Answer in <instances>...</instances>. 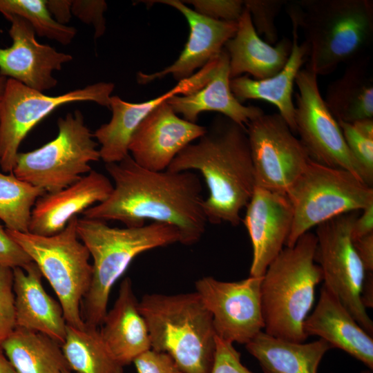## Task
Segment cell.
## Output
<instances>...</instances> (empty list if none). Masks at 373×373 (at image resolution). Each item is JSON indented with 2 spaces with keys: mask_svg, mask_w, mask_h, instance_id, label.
Returning a JSON list of instances; mask_svg holds the SVG:
<instances>
[{
  "mask_svg": "<svg viewBox=\"0 0 373 373\" xmlns=\"http://www.w3.org/2000/svg\"><path fill=\"white\" fill-rule=\"evenodd\" d=\"M105 168L113 180V191L106 200L85 210L83 217L119 221L128 227L152 220L175 226L182 245L200 241L208 222L202 185L195 173L150 171L129 154L119 162L105 164Z\"/></svg>",
  "mask_w": 373,
  "mask_h": 373,
  "instance_id": "6da1fadb",
  "label": "cell"
},
{
  "mask_svg": "<svg viewBox=\"0 0 373 373\" xmlns=\"http://www.w3.org/2000/svg\"><path fill=\"white\" fill-rule=\"evenodd\" d=\"M171 171H198L209 195L203 202L207 222L240 224L256 187L246 128L218 114L197 143L182 149L169 166Z\"/></svg>",
  "mask_w": 373,
  "mask_h": 373,
  "instance_id": "7a4b0ae2",
  "label": "cell"
},
{
  "mask_svg": "<svg viewBox=\"0 0 373 373\" xmlns=\"http://www.w3.org/2000/svg\"><path fill=\"white\" fill-rule=\"evenodd\" d=\"M77 232L93 262L89 289L81 305L84 323L98 327L107 312L111 289L133 260L148 250L180 242L173 225L152 222L142 227H110L106 221L81 218Z\"/></svg>",
  "mask_w": 373,
  "mask_h": 373,
  "instance_id": "3957f363",
  "label": "cell"
},
{
  "mask_svg": "<svg viewBox=\"0 0 373 373\" xmlns=\"http://www.w3.org/2000/svg\"><path fill=\"white\" fill-rule=\"evenodd\" d=\"M288 15L303 32L307 68L317 76L358 57L372 41V1L301 0L288 3Z\"/></svg>",
  "mask_w": 373,
  "mask_h": 373,
  "instance_id": "277c9868",
  "label": "cell"
},
{
  "mask_svg": "<svg viewBox=\"0 0 373 373\" xmlns=\"http://www.w3.org/2000/svg\"><path fill=\"white\" fill-rule=\"evenodd\" d=\"M317 239L308 231L285 247L269 264L261 282L265 332L289 341L305 342L303 323L312 309L323 273L315 262Z\"/></svg>",
  "mask_w": 373,
  "mask_h": 373,
  "instance_id": "5b68a950",
  "label": "cell"
},
{
  "mask_svg": "<svg viewBox=\"0 0 373 373\" xmlns=\"http://www.w3.org/2000/svg\"><path fill=\"white\" fill-rule=\"evenodd\" d=\"M151 349L168 354L184 373H210L216 352L212 316L196 292L145 294L138 302Z\"/></svg>",
  "mask_w": 373,
  "mask_h": 373,
  "instance_id": "8992f818",
  "label": "cell"
},
{
  "mask_svg": "<svg viewBox=\"0 0 373 373\" xmlns=\"http://www.w3.org/2000/svg\"><path fill=\"white\" fill-rule=\"evenodd\" d=\"M73 217L64 230L50 236L6 229L49 282L61 305L67 325L84 328L81 305L93 275L90 254L78 237Z\"/></svg>",
  "mask_w": 373,
  "mask_h": 373,
  "instance_id": "52a82bcc",
  "label": "cell"
},
{
  "mask_svg": "<svg viewBox=\"0 0 373 373\" xmlns=\"http://www.w3.org/2000/svg\"><path fill=\"white\" fill-rule=\"evenodd\" d=\"M293 223L285 247L314 227L338 216L362 211L373 203V187L351 172L312 160L289 187Z\"/></svg>",
  "mask_w": 373,
  "mask_h": 373,
  "instance_id": "ba28073f",
  "label": "cell"
},
{
  "mask_svg": "<svg viewBox=\"0 0 373 373\" xmlns=\"http://www.w3.org/2000/svg\"><path fill=\"white\" fill-rule=\"evenodd\" d=\"M57 136L44 145L17 154L13 174L23 181L55 193L79 181L99 161V144L81 111L57 119Z\"/></svg>",
  "mask_w": 373,
  "mask_h": 373,
  "instance_id": "9c48e42d",
  "label": "cell"
},
{
  "mask_svg": "<svg viewBox=\"0 0 373 373\" xmlns=\"http://www.w3.org/2000/svg\"><path fill=\"white\" fill-rule=\"evenodd\" d=\"M115 85L99 82L50 96L7 78L0 113V167L12 172L19 146L28 133L59 106L90 102L109 108Z\"/></svg>",
  "mask_w": 373,
  "mask_h": 373,
  "instance_id": "30bf717a",
  "label": "cell"
},
{
  "mask_svg": "<svg viewBox=\"0 0 373 373\" xmlns=\"http://www.w3.org/2000/svg\"><path fill=\"white\" fill-rule=\"evenodd\" d=\"M358 213H346L316 226L314 260L321 269L323 284L336 294L358 325L372 336L373 322L361 300L367 272L351 236Z\"/></svg>",
  "mask_w": 373,
  "mask_h": 373,
  "instance_id": "8fae6325",
  "label": "cell"
},
{
  "mask_svg": "<svg viewBox=\"0 0 373 373\" xmlns=\"http://www.w3.org/2000/svg\"><path fill=\"white\" fill-rule=\"evenodd\" d=\"M295 84L298 88L294 104L296 133L310 160L348 171L367 184L361 167L345 142L338 121L320 93L317 75L307 67L301 68Z\"/></svg>",
  "mask_w": 373,
  "mask_h": 373,
  "instance_id": "7c38bea8",
  "label": "cell"
},
{
  "mask_svg": "<svg viewBox=\"0 0 373 373\" xmlns=\"http://www.w3.org/2000/svg\"><path fill=\"white\" fill-rule=\"evenodd\" d=\"M245 128L256 186L285 193L310 160L304 146L278 113H263Z\"/></svg>",
  "mask_w": 373,
  "mask_h": 373,
  "instance_id": "4fadbf2b",
  "label": "cell"
},
{
  "mask_svg": "<svg viewBox=\"0 0 373 373\" xmlns=\"http://www.w3.org/2000/svg\"><path fill=\"white\" fill-rule=\"evenodd\" d=\"M262 276H249L224 282L205 276L195 282V291L212 316L218 337L246 345L262 332Z\"/></svg>",
  "mask_w": 373,
  "mask_h": 373,
  "instance_id": "5bb4252c",
  "label": "cell"
},
{
  "mask_svg": "<svg viewBox=\"0 0 373 373\" xmlns=\"http://www.w3.org/2000/svg\"><path fill=\"white\" fill-rule=\"evenodd\" d=\"M205 131L206 126L180 117L166 101L136 128L129 140L128 153L146 169L165 171L182 149Z\"/></svg>",
  "mask_w": 373,
  "mask_h": 373,
  "instance_id": "9a60e30c",
  "label": "cell"
},
{
  "mask_svg": "<svg viewBox=\"0 0 373 373\" xmlns=\"http://www.w3.org/2000/svg\"><path fill=\"white\" fill-rule=\"evenodd\" d=\"M5 18L11 23L8 33L12 43L8 48L0 47V75L43 93L55 87L57 79L53 72L60 70L73 56L39 43L26 19L15 15Z\"/></svg>",
  "mask_w": 373,
  "mask_h": 373,
  "instance_id": "2e32d148",
  "label": "cell"
},
{
  "mask_svg": "<svg viewBox=\"0 0 373 373\" xmlns=\"http://www.w3.org/2000/svg\"><path fill=\"white\" fill-rule=\"evenodd\" d=\"M216 61L217 57L191 77L178 82L169 91L146 102H128L118 96H111L109 106L111 118L93 133L99 146L100 159L108 164L119 162L126 157L129 154L128 146L131 135L142 120L170 98L187 95L202 88L211 77Z\"/></svg>",
  "mask_w": 373,
  "mask_h": 373,
  "instance_id": "e0dca14e",
  "label": "cell"
},
{
  "mask_svg": "<svg viewBox=\"0 0 373 373\" xmlns=\"http://www.w3.org/2000/svg\"><path fill=\"white\" fill-rule=\"evenodd\" d=\"M243 220L251 238L253 257L249 276L262 277L285 247L293 223L286 193L256 186Z\"/></svg>",
  "mask_w": 373,
  "mask_h": 373,
  "instance_id": "ac0fdd59",
  "label": "cell"
},
{
  "mask_svg": "<svg viewBox=\"0 0 373 373\" xmlns=\"http://www.w3.org/2000/svg\"><path fill=\"white\" fill-rule=\"evenodd\" d=\"M151 4L158 3L170 6L182 13L189 26V35L183 50L171 65L151 74L139 72L137 82L146 84L171 74L180 82L191 77L194 71L202 68L218 57L226 42L231 39L237 30V21L213 19L204 17L187 7L179 0L143 1Z\"/></svg>",
  "mask_w": 373,
  "mask_h": 373,
  "instance_id": "d6986e66",
  "label": "cell"
},
{
  "mask_svg": "<svg viewBox=\"0 0 373 373\" xmlns=\"http://www.w3.org/2000/svg\"><path fill=\"white\" fill-rule=\"evenodd\" d=\"M113 189L106 175L92 169L77 182L46 193L32 209L29 233L44 236L59 233L73 217L106 200Z\"/></svg>",
  "mask_w": 373,
  "mask_h": 373,
  "instance_id": "ffe728a7",
  "label": "cell"
},
{
  "mask_svg": "<svg viewBox=\"0 0 373 373\" xmlns=\"http://www.w3.org/2000/svg\"><path fill=\"white\" fill-rule=\"evenodd\" d=\"M306 335L318 336L373 370V339L325 284L317 305L303 323Z\"/></svg>",
  "mask_w": 373,
  "mask_h": 373,
  "instance_id": "44dd1931",
  "label": "cell"
},
{
  "mask_svg": "<svg viewBox=\"0 0 373 373\" xmlns=\"http://www.w3.org/2000/svg\"><path fill=\"white\" fill-rule=\"evenodd\" d=\"M12 271L16 327L42 333L61 345L67 323L59 302L46 291L39 267L32 261Z\"/></svg>",
  "mask_w": 373,
  "mask_h": 373,
  "instance_id": "7402d4cb",
  "label": "cell"
},
{
  "mask_svg": "<svg viewBox=\"0 0 373 373\" xmlns=\"http://www.w3.org/2000/svg\"><path fill=\"white\" fill-rule=\"evenodd\" d=\"M230 80L229 57L223 48L211 77L202 88L187 95L174 96L167 102L177 115L181 114L183 119L193 123L202 112L215 111L245 127L265 113L260 107L239 102L231 90Z\"/></svg>",
  "mask_w": 373,
  "mask_h": 373,
  "instance_id": "603a6c76",
  "label": "cell"
},
{
  "mask_svg": "<svg viewBox=\"0 0 373 373\" xmlns=\"http://www.w3.org/2000/svg\"><path fill=\"white\" fill-rule=\"evenodd\" d=\"M138 302L131 278H125L99 329L106 347L123 367L151 349L148 327L139 311Z\"/></svg>",
  "mask_w": 373,
  "mask_h": 373,
  "instance_id": "cb8c5ba5",
  "label": "cell"
},
{
  "mask_svg": "<svg viewBox=\"0 0 373 373\" xmlns=\"http://www.w3.org/2000/svg\"><path fill=\"white\" fill-rule=\"evenodd\" d=\"M292 41L283 38L272 46L262 40L256 31L248 10L245 7L237 21V30L224 48L229 57L231 79L251 75L265 79L279 73L290 56Z\"/></svg>",
  "mask_w": 373,
  "mask_h": 373,
  "instance_id": "d4e9b609",
  "label": "cell"
},
{
  "mask_svg": "<svg viewBox=\"0 0 373 373\" xmlns=\"http://www.w3.org/2000/svg\"><path fill=\"white\" fill-rule=\"evenodd\" d=\"M292 24V48L284 68L275 75L265 79H254L248 75L231 79V90L237 100L243 104L248 99H259L274 104L278 114L296 134L295 106L293 102L294 86L298 71L307 58V47L303 41L298 43V28Z\"/></svg>",
  "mask_w": 373,
  "mask_h": 373,
  "instance_id": "484cf974",
  "label": "cell"
},
{
  "mask_svg": "<svg viewBox=\"0 0 373 373\" xmlns=\"http://www.w3.org/2000/svg\"><path fill=\"white\" fill-rule=\"evenodd\" d=\"M264 373H317L332 346L319 338L310 343L287 341L260 332L245 345Z\"/></svg>",
  "mask_w": 373,
  "mask_h": 373,
  "instance_id": "4316f807",
  "label": "cell"
},
{
  "mask_svg": "<svg viewBox=\"0 0 373 373\" xmlns=\"http://www.w3.org/2000/svg\"><path fill=\"white\" fill-rule=\"evenodd\" d=\"M370 59L351 61L343 74L331 82L324 101L337 121L354 123L373 118V79Z\"/></svg>",
  "mask_w": 373,
  "mask_h": 373,
  "instance_id": "83f0119b",
  "label": "cell"
},
{
  "mask_svg": "<svg viewBox=\"0 0 373 373\" xmlns=\"http://www.w3.org/2000/svg\"><path fill=\"white\" fill-rule=\"evenodd\" d=\"M1 347L16 373H63L69 369L61 344L38 332L16 327Z\"/></svg>",
  "mask_w": 373,
  "mask_h": 373,
  "instance_id": "f1b7e54d",
  "label": "cell"
},
{
  "mask_svg": "<svg viewBox=\"0 0 373 373\" xmlns=\"http://www.w3.org/2000/svg\"><path fill=\"white\" fill-rule=\"evenodd\" d=\"M69 369L74 373H124V367L111 354L97 327L67 325L61 345Z\"/></svg>",
  "mask_w": 373,
  "mask_h": 373,
  "instance_id": "f546056e",
  "label": "cell"
},
{
  "mask_svg": "<svg viewBox=\"0 0 373 373\" xmlns=\"http://www.w3.org/2000/svg\"><path fill=\"white\" fill-rule=\"evenodd\" d=\"M46 191L16 177L0 172V220L7 229L29 232L32 209Z\"/></svg>",
  "mask_w": 373,
  "mask_h": 373,
  "instance_id": "4dcf8cb0",
  "label": "cell"
},
{
  "mask_svg": "<svg viewBox=\"0 0 373 373\" xmlns=\"http://www.w3.org/2000/svg\"><path fill=\"white\" fill-rule=\"evenodd\" d=\"M0 13L4 17L15 15L26 19L36 35L55 40L63 45L75 38L77 29L58 23L52 17L45 0H0Z\"/></svg>",
  "mask_w": 373,
  "mask_h": 373,
  "instance_id": "1f68e13d",
  "label": "cell"
},
{
  "mask_svg": "<svg viewBox=\"0 0 373 373\" xmlns=\"http://www.w3.org/2000/svg\"><path fill=\"white\" fill-rule=\"evenodd\" d=\"M283 0H245L244 6L248 10L253 26L258 35L264 36L269 44L278 41V34L275 20L282 7Z\"/></svg>",
  "mask_w": 373,
  "mask_h": 373,
  "instance_id": "d6a6232c",
  "label": "cell"
},
{
  "mask_svg": "<svg viewBox=\"0 0 373 373\" xmlns=\"http://www.w3.org/2000/svg\"><path fill=\"white\" fill-rule=\"evenodd\" d=\"M345 142L361 167L367 184L373 185V140L361 135L352 123L338 121Z\"/></svg>",
  "mask_w": 373,
  "mask_h": 373,
  "instance_id": "836d02e7",
  "label": "cell"
},
{
  "mask_svg": "<svg viewBox=\"0 0 373 373\" xmlns=\"http://www.w3.org/2000/svg\"><path fill=\"white\" fill-rule=\"evenodd\" d=\"M16 328L12 269L0 266V349Z\"/></svg>",
  "mask_w": 373,
  "mask_h": 373,
  "instance_id": "e575fe53",
  "label": "cell"
},
{
  "mask_svg": "<svg viewBox=\"0 0 373 373\" xmlns=\"http://www.w3.org/2000/svg\"><path fill=\"white\" fill-rule=\"evenodd\" d=\"M194 10L209 18L228 21H238L245 6L242 0H187Z\"/></svg>",
  "mask_w": 373,
  "mask_h": 373,
  "instance_id": "d590c367",
  "label": "cell"
},
{
  "mask_svg": "<svg viewBox=\"0 0 373 373\" xmlns=\"http://www.w3.org/2000/svg\"><path fill=\"white\" fill-rule=\"evenodd\" d=\"M107 4L103 0L72 1V14L84 23L91 24L95 29V38L102 37L106 30L104 17Z\"/></svg>",
  "mask_w": 373,
  "mask_h": 373,
  "instance_id": "8d00e7d4",
  "label": "cell"
},
{
  "mask_svg": "<svg viewBox=\"0 0 373 373\" xmlns=\"http://www.w3.org/2000/svg\"><path fill=\"white\" fill-rule=\"evenodd\" d=\"M210 373H254L240 361V353L233 343L216 336L214 362Z\"/></svg>",
  "mask_w": 373,
  "mask_h": 373,
  "instance_id": "74e56055",
  "label": "cell"
},
{
  "mask_svg": "<svg viewBox=\"0 0 373 373\" xmlns=\"http://www.w3.org/2000/svg\"><path fill=\"white\" fill-rule=\"evenodd\" d=\"M133 363L137 373H184L171 356L152 349L139 355Z\"/></svg>",
  "mask_w": 373,
  "mask_h": 373,
  "instance_id": "f35d334b",
  "label": "cell"
},
{
  "mask_svg": "<svg viewBox=\"0 0 373 373\" xmlns=\"http://www.w3.org/2000/svg\"><path fill=\"white\" fill-rule=\"evenodd\" d=\"M30 262L29 256L0 223V266L14 269L23 267Z\"/></svg>",
  "mask_w": 373,
  "mask_h": 373,
  "instance_id": "ab89813d",
  "label": "cell"
},
{
  "mask_svg": "<svg viewBox=\"0 0 373 373\" xmlns=\"http://www.w3.org/2000/svg\"><path fill=\"white\" fill-rule=\"evenodd\" d=\"M373 233V203L362 210L354 220L351 231L352 240Z\"/></svg>",
  "mask_w": 373,
  "mask_h": 373,
  "instance_id": "60d3db41",
  "label": "cell"
},
{
  "mask_svg": "<svg viewBox=\"0 0 373 373\" xmlns=\"http://www.w3.org/2000/svg\"><path fill=\"white\" fill-rule=\"evenodd\" d=\"M354 247L359 256L365 271H373V233L363 237L352 240Z\"/></svg>",
  "mask_w": 373,
  "mask_h": 373,
  "instance_id": "b9f144b4",
  "label": "cell"
},
{
  "mask_svg": "<svg viewBox=\"0 0 373 373\" xmlns=\"http://www.w3.org/2000/svg\"><path fill=\"white\" fill-rule=\"evenodd\" d=\"M46 5L52 17L58 23L65 25L72 16V1L45 0Z\"/></svg>",
  "mask_w": 373,
  "mask_h": 373,
  "instance_id": "7bdbcfd3",
  "label": "cell"
},
{
  "mask_svg": "<svg viewBox=\"0 0 373 373\" xmlns=\"http://www.w3.org/2000/svg\"><path fill=\"white\" fill-rule=\"evenodd\" d=\"M352 124L361 135L373 140V118L358 120Z\"/></svg>",
  "mask_w": 373,
  "mask_h": 373,
  "instance_id": "ee69618b",
  "label": "cell"
},
{
  "mask_svg": "<svg viewBox=\"0 0 373 373\" xmlns=\"http://www.w3.org/2000/svg\"><path fill=\"white\" fill-rule=\"evenodd\" d=\"M0 373H16L1 349H0Z\"/></svg>",
  "mask_w": 373,
  "mask_h": 373,
  "instance_id": "f6af8a7d",
  "label": "cell"
},
{
  "mask_svg": "<svg viewBox=\"0 0 373 373\" xmlns=\"http://www.w3.org/2000/svg\"><path fill=\"white\" fill-rule=\"evenodd\" d=\"M7 78L0 75V113Z\"/></svg>",
  "mask_w": 373,
  "mask_h": 373,
  "instance_id": "bcb514c9",
  "label": "cell"
},
{
  "mask_svg": "<svg viewBox=\"0 0 373 373\" xmlns=\"http://www.w3.org/2000/svg\"><path fill=\"white\" fill-rule=\"evenodd\" d=\"M63 373H74L70 369L66 370Z\"/></svg>",
  "mask_w": 373,
  "mask_h": 373,
  "instance_id": "7dc6e473",
  "label": "cell"
},
{
  "mask_svg": "<svg viewBox=\"0 0 373 373\" xmlns=\"http://www.w3.org/2000/svg\"><path fill=\"white\" fill-rule=\"evenodd\" d=\"M361 373H371L370 370H363Z\"/></svg>",
  "mask_w": 373,
  "mask_h": 373,
  "instance_id": "c3c4849f",
  "label": "cell"
}]
</instances>
